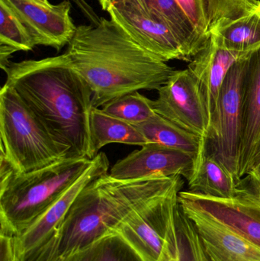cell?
I'll list each match as a JSON object with an SVG mask.
<instances>
[{"label":"cell","instance_id":"4","mask_svg":"<svg viewBox=\"0 0 260 261\" xmlns=\"http://www.w3.org/2000/svg\"><path fill=\"white\" fill-rule=\"evenodd\" d=\"M92 161L62 159L44 168L18 173L0 155L1 231L19 236L79 179Z\"/></svg>","mask_w":260,"mask_h":261},{"label":"cell","instance_id":"10","mask_svg":"<svg viewBox=\"0 0 260 261\" xmlns=\"http://www.w3.org/2000/svg\"><path fill=\"white\" fill-rule=\"evenodd\" d=\"M178 202L221 222L260 248L259 193L247 190L236 197L221 199L187 190L180 192Z\"/></svg>","mask_w":260,"mask_h":261},{"label":"cell","instance_id":"30","mask_svg":"<svg viewBox=\"0 0 260 261\" xmlns=\"http://www.w3.org/2000/svg\"><path fill=\"white\" fill-rule=\"evenodd\" d=\"M96 245L82 250V251H79L76 254H72V255L65 257V258L60 259V260L56 261H91Z\"/></svg>","mask_w":260,"mask_h":261},{"label":"cell","instance_id":"23","mask_svg":"<svg viewBox=\"0 0 260 261\" xmlns=\"http://www.w3.org/2000/svg\"><path fill=\"white\" fill-rule=\"evenodd\" d=\"M102 110L108 114L134 125L147 122L156 114L154 100L139 92L128 93L113 99L105 104Z\"/></svg>","mask_w":260,"mask_h":261},{"label":"cell","instance_id":"13","mask_svg":"<svg viewBox=\"0 0 260 261\" xmlns=\"http://www.w3.org/2000/svg\"><path fill=\"white\" fill-rule=\"evenodd\" d=\"M108 156L104 152H99L79 179L22 233L16 236L17 245L23 261L53 236L81 191L92 181L108 173Z\"/></svg>","mask_w":260,"mask_h":261},{"label":"cell","instance_id":"28","mask_svg":"<svg viewBox=\"0 0 260 261\" xmlns=\"http://www.w3.org/2000/svg\"><path fill=\"white\" fill-rule=\"evenodd\" d=\"M0 261H23L16 236L8 231H0Z\"/></svg>","mask_w":260,"mask_h":261},{"label":"cell","instance_id":"11","mask_svg":"<svg viewBox=\"0 0 260 261\" xmlns=\"http://www.w3.org/2000/svg\"><path fill=\"white\" fill-rule=\"evenodd\" d=\"M15 14L35 46L51 47L57 51L70 44L76 28L67 0L52 5L38 0H2Z\"/></svg>","mask_w":260,"mask_h":261},{"label":"cell","instance_id":"31","mask_svg":"<svg viewBox=\"0 0 260 261\" xmlns=\"http://www.w3.org/2000/svg\"><path fill=\"white\" fill-rule=\"evenodd\" d=\"M97 1L99 2L102 9L108 12L110 9L119 0H97Z\"/></svg>","mask_w":260,"mask_h":261},{"label":"cell","instance_id":"27","mask_svg":"<svg viewBox=\"0 0 260 261\" xmlns=\"http://www.w3.org/2000/svg\"><path fill=\"white\" fill-rule=\"evenodd\" d=\"M204 41L210 36L208 0H176Z\"/></svg>","mask_w":260,"mask_h":261},{"label":"cell","instance_id":"21","mask_svg":"<svg viewBox=\"0 0 260 261\" xmlns=\"http://www.w3.org/2000/svg\"><path fill=\"white\" fill-rule=\"evenodd\" d=\"M227 50L248 53L260 45V8L211 31Z\"/></svg>","mask_w":260,"mask_h":261},{"label":"cell","instance_id":"25","mask_svg":"<svg viewBox=\"0 0 260 261\" xmlns=\"http://www.w3.org/2000/svg\"><path fill=\"white\" fill-rule=\"evenodd\" d=\"M210 32L260 8L257 0H208Z\"/></svg>","mask_w":260,"mask_h":261},{"label":"cell","instance_id":"29","mask_svg":"<svg viewBox=\"0 0 260 261\" xmlns=\"http://www.w3.org/2000/svg\"><path fill=\"white\" fill-rule=\"evenodd\" d=\"M250 176L260 188V133L253 145L246 168L245 176Z\"/></svg>","mask_w":260,"mask_h":261},{"label":"cell","instance_id":"26","mask_svg":"<svg viewBox=\"0 0 260 261\" xmlns=\"http://www.w3.org/2000/svg\"><path fill=\"white\" fill-rule=\"evenodd\" d=\"M91 261H140L116 236L105 238L95 248Z\"/></svg>","mask_w":260,"mask_h":261},{"label":"cell","instance_id":"1","mask_svg":"<svg viewBox=\"0 0 260 261\" xmlns=\"http://www.w3.org/2000/svg\"><path fill=\"white\" fill-rule=\"evenodd\" d=\"M14 89L61 150L63 159L93 160V93L65 53L9 62L3 69Z\"/></svg>","mask_w":260,"mask_h":261},{"label":"cell","instance_id":"12","mask_svg":"<svg viewBox=\"0 0 260 261\" xmlns=\"http://www.w3.org/2000/svg\"><path fill=\"white\" fill-rule=\"evenodd\" d=\"M196 158L157 143L141 146L113 165L108 174L128 181L181 176L189 180L195 170Z\"/></svg>","mask_w":260,"mask_h":261},{"label":"cell","instance_id":"24","mask_svg":"<svg viewBox=\"0 0 260 261\" xmlns=\"http://www.w3.org/2000/svg\"><path fill=\"white\" fill-rule=\"evenodd\" d=\"M0 44L16 51H28L35 47L28 32L12 9L0 0Z\"/></svg>","mask_w":260,"mask_h":261},{"label":"cell","instance_id":"7","mask_svg":"<svg viewBox=\"0 0 260 261\" xmlns=\"http://www.w3.org/2000/svg\"><path fill=\"white\" fill-rule=\"evenodd\" d=\"M249 53L241 58L227 74L216 108L211 117L206 139V150L240 181L238 173L244 122V84Z\"/></svg>","mask_w":260,"mask_h":261},{"label":"cell","instance_id":"9","mask_svg":"<svg viewBox=\"0 0 260 261\" xmlns=\"http://www.w3.org/2000/svg\"><path fill=\"white\" fill-rule=\"evenodd\" d=\"M154 100L157 114L205 140L209 132V113L198 84L189 69L174 70L157 90Z\"/></svg>","mask_w":260,"mask_h":261},{"label":"cell","instance_id":"15","mask_svg":"<svg viewBox=\"0 0 260 261\" xmlns=\"http://www.w3.org/2000/svg\"><path fill=\"white\" fill-rule=\"evenodd\" d=\"M180 207L195 225L212 261H260L259 247L215 219L197 210Z\"/></svg>","mask_w":260,"mask_h":261},{"label":"cell","instance_id":"33","mask_svg":"<svg viewBox=\"0 0 260 261\" xmlns=\"http://www.w3.org/2000/svg\"><path fill=\"white\" fill-rule=\"evenodd\" d=\"M259 198H260V188L259 189Z\"/></svg>","mask_w":260,"mask_h":261},{"label":"cell","instance_id":"6","mask_svg":"<svg viewBox=\"0 0 260 261\" xmlns=\"http://www.w3.org/2000/svg\"><path fill=\"white\" fill-rule=\"evenodd\" d=\"M177 187L140 207L114 231L140 261H160L177 239Z\"/></svg>","mask_w":260,"mask_h":261},{"label":"cell","instance_id":"14","mask_svg":"<svg viewBox=\"0 0 260 261\" xmlns=\"http://www.w3.org/2000/svg\"><path fill=\"white\" fill-rule=\"evenodd\" d=\"M246 54L227 50L220 44L215 35L210 33L203 48L190 61L188 69L196 81L209 119L215 112L221 88L230 69Z\"/></svg>","mask_w":260,"mask_h":261},{"label":"cell","instance_id":"19","mask_svg":"<svg viewBox=\"0 0 260 261\" xmlns=\"http://www.w3.org/2000/svg\"><path fill=\"white\" fill-rule=\"evenodd\" d=\"M150 12L172 32L190 61L206 41L197 33L193 24L176 0H143Z\"/></svg>","mask_w":260,"mask_h":261},{"label":"cell","instance_id":"5","mask_svg":"<svg viewBox=\"0 0 260 261\" xmlns=\"http://www.w3.org/2000/svg\"><path fill=\"white\" fill-rule=\"evenodd\" d=\"M1 154L18 173H28L63 159L54 140L12 87L0 92Z\"/></svg>","mask_w":260,"mask_h":261},{"label":"cell","instance_id":"17","mask_svg":"<svg viewBox=\"0 0 260 261\" xmlns=\"http://www.w3.org/2000/svg\"><path fill=\"white\" fill-rule=\"evenodd\" d=\"M187 182L188 191L221 199L236 197L248 190L206 148L197 159L193 174Z\"/></svg>","mask_w":260,"mask_h":261},{"label":"cell","instance_id":"8","mask_svg":"<svg viewBox=\"0 0 260 261\" xmlns=\"http://www.w3.org/2000/svg\"><path fill=\"white\" fill-rule=\"evenodd\" d=\"M108 12L133 41L156 58L166 63L190 62L175 35L150 12L143 0H119Z\"/></svg>","mask_w":260,"mask_h":261},{"label":"cell","instance_id":"16","mask_svg":"<svg viewBox=\"0 0 260 261\" xmlns=\"http://www.w3.org/2000/svg\"><path fill=\"white\" fill-rule=\"evenodd\" d=\"M260 133V45L247 57L244 96V122L239 159V173L245 176L253 145Z\"/></svg>","mask_w":260,"mask_h":261},{"label":"cell","instance_id":"20","mask_svg":"<svg viewBox=\"0 0 260 261\" xmlns=\"http://www.w3.org/2000/svg\"><path fill=\"white\" fill-rule=\"evenodd\" d=\"M148 142L157 143L193 155L198 159L206 148V140L156 113L149 120L136 125Z\"/></svg>","mask_w":260,"mask_h":261},{"label":"cell","instance_id":"18","mask_svg":"<svg viewBox=\"0 0 260 261\" xmlns=\"http://www.w3.org/2000/svg\"><path fill=\"white\" fill-rule=\"evenodd\" d=\"M90 135L94 158L107 144L118 143L143 146L149 143L136 125L108 114L98 107L92 110Z\"/></svg>","mask_w":260,"mask_h":261},{"label":"cell","instance_id":"22","mask_svg":"<svg viewBox=\"0 0 260 261\" xmlns=\"http://www.w3.org/2000/svg\"><path fill=\"white\" fill-rule=\"evenodd\" d=\"M177 242L160 261H212L190 219L178 205Z\"/></svg>","mask_w":260,"mask_h":261},{"label":"cell","instance_id":"3","mask_svg":"<svg viewBox=\"0 0 260 261\" xmlns=\"http://www.w3.org/2000/svg\"><path fill=\"white\" fill-rule=\"evenodd\" d=\"M183 185L181 176L122 181L105 173L81 191L53 236L24 261H56L94 246L131 213Z\"/></svg>","mask_w":260,"mask_h":261},{"label":"cell","instance_id":"2","mask_svg":"<svg viewBox=\"0 0 260 261\" xmlns=\"http://www.w3.org/2000/svg\"><path fill=\"white\" fill-rule=\"evenodd\" d=\"M93 93L94 107L139 90H158L174 71L113 20L81 24L65 52Z\"/></svg>","mask_w":260,"mask_h":261},{"label":"cell","instance_id":"32","mask_svg":"<svg viewBox=\"0 0 260 261\" xmlns=\"http://www.w3.org/2000/svg\"><path fill=\"white\" fill-rule=\"evenodd\" d=\"M38 1L42 2V3H49L48 0H38Z\"/></svg>","mask_w":260,"mask_h":261}]
</instances>
